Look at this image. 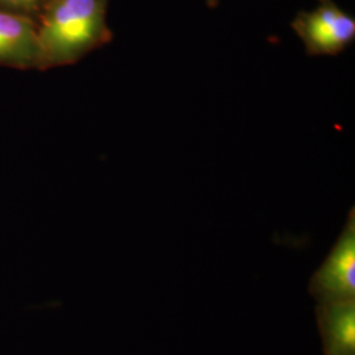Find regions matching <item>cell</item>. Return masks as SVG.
<instances>
[{
    "instance_id": "cell-1",
    "label": "cell",
    "mask_w": 355,
    "mask_h": 355,
    "mask_svg": "<svg viewBox=\"0 0 355 355\" xmlns=\"http://www.w3.org/2000/svg\"><path fill=\"white\" fill-rule=\"evenodd\" d=\"M108 0H49L36 20L40 70L79 62L112 41Z\"/></svg>"
},
{
    "instance_id": "cell-2",
    "label": "cell",
    "mask_w": 355,
    "mask_h": 355,
    "mask_svg": "<svg viewBox=\"0 0 355 355\" xmlns=\"http://www.w3.org/2000/svg\"><path fill=\"white\" fill-rule=\"evenodd\" d=\"M312 11L297 13L292 29L309 55H337L355 38V20L333 0H318Z\"/></svg>"
},
{
    "instance_id": "cell-3",
    "label": "cell",
    "mask_w": 355,
    "mask_h": 355,
    "mask_svg": "<svg viewBox=\"0 0 355 355\" xmlns=\"http://www.w3.org/2000/svg\"><path fill=\"white\" fill-rule=\"evenodd\" d=\"M321 303L355 299V211L350 209L341 234L308 284Z\"/></svg>"
},
{
    "instance_id": "cell-4",
    "label": "cell",
    "mask_w": 355,
    "mask_h": 355,
    "mask_svg": "<svg viewBox=\"0 0 355 355\" xmlns=\"http://www.w3.org/2000/svg\"><path fill=\"white\" fill-rule=\"evenodd\" d=\"M0 66L40 70L36 21L0 10Z\"/></svg>"
},
{
    "instance_id": "cell-5",
    "label": "cell",
    "mask_w": 355,
    "mask_h": 355,
    "mask_svg": "<svg viewBox=\"0 0 355 355\" xmlns=\"http://www.w3.org/2000/svg\"><path fill=\"white\" fill-rule=\"evenodd\" d=\"M324 355H355V299L316 306Z\"/></svg>"
},
{
    "instance_id": "cell-6",
    "label": "cell",
    "mask_w": 355,
    "mask_h": 355,
    "mask_svg": "<svg viewBox=\"0 0 355 355\" xmlns=\"http://www.w3.org/2000/svg\"><path fill=\"white\" fill-rule=\"evenodd\" d=\"M49 0H0V10L37 20Z\"/></svg>"
},
{
    "instance_id": "cell-7",
    "label": "cell",
    "mask_w": 355,
    "mask_h": 355,
    "mask_svg": "<svg viewBox=\"0 0 355 355\" xmlns=\"http://www.w3.org/2000/svg\"><path fill=\"white\" fill-rule=\"evenodd\" d=\"M205 1H207L208 7H211V8H215V7H217V4H218V0H205Z\"/></svg>"
}]
</instances>
